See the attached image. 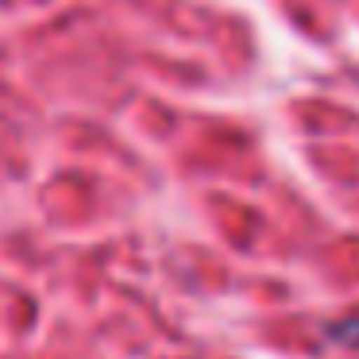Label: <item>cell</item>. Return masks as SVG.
<instances>
[{"instance_id": "1", "label": "cell", "mask_w": 359, "mask_h": 359, "mask_svg": "<svg viewBox=\"0 0 359 359\" xmlns=\"http://www.w3.org/2000/svg\"><path fill=\"white\" fill-rule=\"evenodd\" d=\"M328 340L359 348V320H336V325H328Z\"/></svg>"}]
</instances>
